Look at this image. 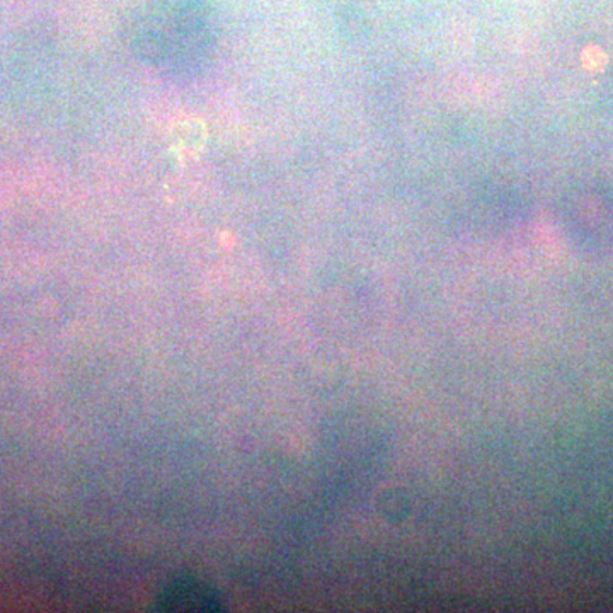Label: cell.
<instances>
[{"mask_svg": "<svg viewBox=\"0 0 613 613\" xmlns=\"http://www.w3.org/2000/svg\"><path fill=\"white\" fill-rule=\"evenodd\" d=\"M215 36L204 0H161L135 31V54L150 69L173 77L204 72Z\"/></svg>", "mask_w": 613, "mask_h": 613, "instance_id": "1", "label": "cell"}, {"mask_svg": "<svg viewBox=\"0 0 613 613\" xmlns=\"http://www.w3.org/2000/svg\"><path fill=\"white\" fill-rule=\"evenodd\" d=\"M159 610H177V612H207L220 606L219 598L213 590L196 579H177L171 582L161 594Z\"/></svg>", "mask_w": 613, "mask_h": 613, "instance_id": "2", "label": "cell"}]
</instances>
